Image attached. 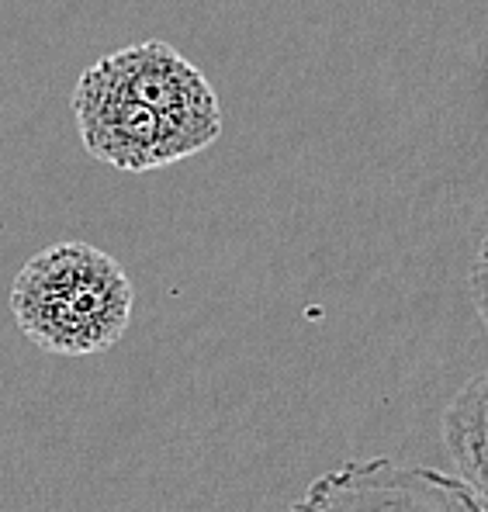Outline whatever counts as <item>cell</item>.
Here are the masks:
<instances>
[{"label": "cell", "instance_id": "6da1fadb", "mask_svg": "<svg viewBox=\"0 0 488 512\" xmlns=\"http://www.w3.org/2000/svg\"><path fill=\"white\" fill-rule=\"evenodd\" d=\"M7 305L21 336L39 350L90 357L125 336L135 291L115 256L84 239H66L25 260Z\"/></svg>", "mask_w": 488, "mask_h": 512}, {"label": "cell", "instance_id": "7a4b0ae2", "mask_svg": "<svg viewBox=\"0 0 488 512\" xmlns=\"http://www.w3.org/2000/svg\"><path fill=\"white\" fill-rule=\"evenodd\" d=\"M70 104L87 153L108 167L146 173L194 156L184 135L160 111L142 104L111 77L104 59L80 73Z\"/></svg>", "mask_w": 488, "mask_h": 512}, {"label": "cell", "instance_id": "277c9868", "mask_svg": "<svg viewBox=\"0 0 488 512\" xmlns=\"http://www.w3.org/2000/svg\"><path fill=\"white\" fill-rule=\"evenodd\" d=\"M104 66L132 97L160 111L184 135L191 153L208 149L222 135V108L205 73L170 42L142 39L104 56Z\"/></svg>", "mask_w": 488, "mask_h": 512}, {"label": "cell", "instance_id": "8992f818", "mask_svg": "<svg viewBox=\"0 0 488 512\" xmlns=\"http://www.w3.org/2000/svg\"><path fill=\"white\" fill-rule=\"evenodd\" d=\"M471 298H475L478 315H482V322L488 326V236L482 239L475 263H471Z\"/></svg>", "mask_w": 488, "mask_h": 512}, {"label": "cell", "instance_id": "3957f363", "mask_svg": "<svg viewBox=\"0 0 488 512\" xmlns=\"http://www.w3.org/2000/svg\"><path fill=\"white\" fill-rule=\"evenodd\" d=\"M288 512H488V502L444 471L374 457L319 474Z\"/></svg>", "mask_w": 488, "mask_h": 512}, {"label": "cell", "instance_id": "5b68a950", "mask_svg": "<svg viewBox=\"0 0 488 512\" xmlns=\"http://www.w3.org/2000/svg\"><path fill=\"white\" fill-rule=\"evenodd\" d=\"M444 443L457 478L488 502V371L475 374L447 405Z\"/></svg>", "mask_w": 488, "mask_h": 512}]
</instances>
